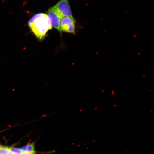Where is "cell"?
<instances>
[{"instance_id": "7", "label": "cell", "mask_w": 154, "mask_h": 154, "mask_svg": "<svg viewBox=\"0 0 154 154\" xmlns=\"http://www.w3.org/2000/svg\"><path fill=\"white\" fill-rule=\"evenodd\" d=\"M22 154H36L35 153L23 152Z\"/></svg>"}, {"instance_id": "6", "label": "cell", "mask_w": 154, "mask_h": 154, "mask_svg": "<svg viewBox=\"0 0 154 154\" xmlns=\"http://www.w3.org/2000/svg\"><path fill=\"white\" fill-rule=\"evenodd\" d=\"M0 154H14L11 151L10 147H4L1 146L0 147Z\"/></svg>"}, {"instance_id": "3", "label": "cell", "mask_w": 154, "mask_h": 154, "mask_svg": "<svg viewBox=\"0 0 154 154\" xmlns=\"http://www.w3.org/2000/svg\"><path fill=\"white\" fill-rule=\"evenodd\" d=\"M61 31L70 34H75V26L74 18L63 17L60 22Z\"/></svg>"}, {"instance_id": "1", "label": "cell", "mask_w": 154, "mask_h": 154, "mask_svg": "<svg viewBox=\"0 0 154 154\" xmlns=\"http://www.w3.org/2000/svg\"><path fill=\"white\" fill-rule=\"evenodd\" d=\"M29 28L37 39L41 41L48 31L52 29L51 19L47 14L39 13L34 15L28 22Z\"/></svg>"}, {"instance_id": "5", "label": "cell", "mask_w": 154, "mask_h": 154, "mask_svg": "<svg viewBox=\"0 0 154 154\" xmlns=\"http://www.w3.org/2000/svg\"><path fill=\"white\" fill-rule=\"evenodd\" d=\"M23 152L35 153V146L34 143H28L21 149Z\"/></svg>"}, {"instance_id": "4", "label": "cell", "mask_w": 154, "mask_h": 154, "mask_svg": "<svg viewBox=\"0 0 154 154\" xmlns=\"http://www.w3.org/2000/svg\"><path fill=\"white\" fill-rule=\"evenodd\" d=\"M48 15L51 19L52 26L61 33L62 31L60 28V22L62 17L52 7L48 10Z\"/></svg>"}, {"instance_id": "2", "label": "cell", "mask_w": 154, "mask_h": 154, "mask_svg": "<svg viewBox=\"0 0 154 154\" xmlns=\"http://www.w3.org/2000/svg\"><path fill=\"white\" fill-rule=\"evenodd\" d=\"M52 8L61 17H68L74 18L68 0H60Z\"/></svg>"}, {"instance_id": "8", "label": "cell", "mask_w": 154, "mask_h": 154, "mask_svg": "<svg viewBox=\"0 0 154 154\" xmlns=\"http://www.w3.org/2000/svg\"><path fill=\"white\" fill-rule=\"evenodd\" d=\"M2 146L1 145V144H0V147H1Z\"/></svg>"}]
</instances>
